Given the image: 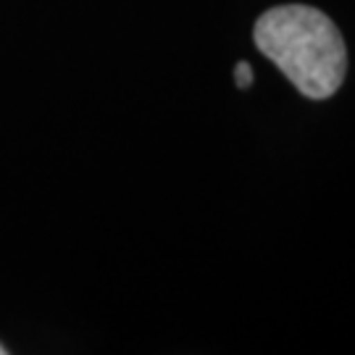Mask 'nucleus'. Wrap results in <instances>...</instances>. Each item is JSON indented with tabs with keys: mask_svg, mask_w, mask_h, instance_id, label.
<instances>
[{
	"mask_svg": "<svg viewBox=\"0 0 355 355\" xmlns=\"http://www.w3.org/2000/svg\"><path fill=\"white\" fill-rule=\"evenodd\" d=\"M253 40L305 98L324 101L343 87L347 71L343 32L318 8L300 3L268 8L255 21Z\"/></svg>",
	"mask_w": 355,
	"mask_h": 355,
	"instance_id": "nucleus-1",
	"label": "nucleus"
},
{
	"mask_svg": "<svg viewBox=\"0 0 355 355\" xmlns=\"http://www.w3.org/2000/svg\"><path fill=\"white\" fill-rule=\"evenodd\" d=\"M234 82H237V87H250L253 85V69L248 61H240V64L234 66Z\"/></svg>",
	"mask_w": 355,
	"mask_h": 355,
	"instance_id": "nucleus-2",
	"label": "nucleus"
},
{
	"mask_svg": "<svg viewBox=\"0 0 355 355\" xmlns=\"http://www.w3.org/2000/svg\"><path fill=\"white\" fill-rule=\"evenodd\" d=\"M8 353V350H6V347H3V345H0V355H6Z\"/></svg>",
	"mask_w": 355,
	"mask_h": 355,
	"instance_id": "nucleus-3",
	"label": "nucleus"
}]
</instances>
